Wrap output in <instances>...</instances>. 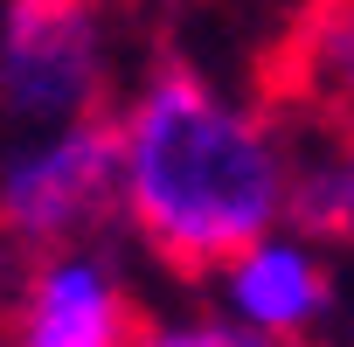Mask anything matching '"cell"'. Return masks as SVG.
Instances as JSON below:
<instances>
[{
  "instance_id": "1",
  "label": "cell",
  "mask_w": 354,
  "mask_h": 347,
  "mask_svg": "<svg viewBox=\"0 0 354 347\" xmlns=\"http://www.w3.org/2000/svg\"><path fill=\"white\" fill-rule=\"evenodd\" d=\"M285 160L257 111H236L195 63L160 56L125 111V216L160 271L236 278L271 216H285Z\"/></svg>"
},
{
  "instance_id": "2",
  "label": "cell",
  "mask_w": 354,
  "mask_h": 347,
  "mask_svg": "<svg viewBox=\"0 0 354 347\" xmlns=\"http://www.w3.org/2000/svg\"><path fill=\"white\" fill-rule=\"evenodd\" d=\"M125 209V118L91 111L56 132V146L0 174V243L35 264L70 257Z\"/></svg>"
},
{
  "instance_id": "3",
  "label": "cell",
  "mask_w": 354,
  "mask_h": 347,
  "mask_svg": "<svg viewBox=\"0 0 354 347\" xmlns=\"http://www.w3.org/2000/svg\"><path fill=\"white\" fill-rule=\"evenodd\" d=\"M0 111L77 125L104 97V0H8L0 8Z\"/></svg>"
},
{
  "instance_id": "4",
  "label": "cell",
  "mask_w": 354,
  "mask_h": 347,
  "mask_svg": "<svg viewBox=\"0 0 354 347\" xmlns=\"http://www.w3.org/2000/svg\"><path fill=\"white\" fill-rule=\"evenodd\" d=\"M250 111L271 118H319L333 125L354 111V0H299L271 49L250 70Z\"/></svg>"
},
{
  "instance_id": "5",
  "label": "cell",
  "mask_w": 354,
  "mask_h": 347,
  "mask_svg": "<svg viewBox=\"0 0 354 347\" xmlns=\"http://www.w3.org/2000/svg\"><path fill=\"white\" fill-rule=\"evenodd\" d=\"M153 340H160L153 312L84 257L35 264L8 312V347H153Z\"/></svg>"
},
{
  "instance_id": "6",
  "label": "cell",
  "mask_w": 354,
  "mask_h": 347,
  "mask_svg": "<svg viewBox=\"0 0 354 347\" xmlns=\"http://www.w3.org/2000/svg\"><path fill=\"white\" fill-rule=\"evenodd\" d=\"M230 292H236V312H250L264 333H278L292 347H306L313 319L333 306V278L319 271V257H306V243H264L230 278Z\"/></svg>"
},
{
  "instance_id": "7",
  "label": "cell",
  "mask_w": 354,
  "mask_h": 347,
  "mask_svg": "<svg viewBox=\"0 0 354 347\" xmlns=\"http://www.w3.org/2000/svg\"><path fill=\"white\" fill-rule=\"evenodd\" d=\"M285 223H292L299 243L354 250V146H340L333 160H313L306 174H292V188H285Z\"/></svg>"
},
{
  "instance_id": "8",
  "label": "cell",
  "mask_w": 354,
  "mask_h": 347,
  "mask_svg": "<svg viewBox=\"0 0 354 347\" xmlns=\"http://www.w3.org/2000/svg\"><path fill=\"white\" fill-rule=\"evenodd\" d=\"M153 347H257V340H243V333H230V326H174V333H160Z\"/></svg>"
}]
</instances>
